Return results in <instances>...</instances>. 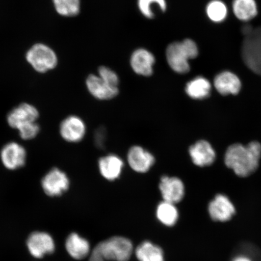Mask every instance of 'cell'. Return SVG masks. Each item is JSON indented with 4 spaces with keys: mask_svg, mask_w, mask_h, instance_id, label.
<instances>
[{
    "mask_svg": "<svg viewBox=\"0 0 261 261\" xmlns=\"http://www.w3.org/2000/svg\"><path fill=\"white\" fill-rule=\"evenodd\" d=\"M189 152L192 162L200 167L212 165L216 158L214 149L210 143L205 140H200L192 145Z\"/></svg>",
    "mask_w": 261,
    "mask_h": 261,
    "instance_id": "obj_17",
    "label": "cell"
},
{
    "mask_svg": "<svg viewBox=\"0 0 261 261\" xmlns=\"http://www.w3.org/2000/svg\"><path fill=\"white\" fill-rule=\"evenodd\" d=\"M19 136L24 140H31L35 138L40 132V126L36 122L18 129Z\"/></svg>",
    "mask_w": 261,
    "mask_h": 261,
    "instance_id": "obj_28",
    "label": "cell"
},
{
    "mask_svg": "<svg viewBox=\"0 0 261 261\" xmlns=\"http://www.w3.org/2000/svg\"><path fill=\"white\" fill-rule=\"evenodd\" d=\"M214 86L222 95L237 94L241 90V83L236 74L224 71L215 77Z\"/></svg>",
    "mask_w": 261,
    "mask_h": 261,
    "instance_id": "obj_18",
    "label": "cell"
},
{
    "mask_svg": "<svg viewBox=\"0 0 261 261\" xmlns=\"http://www.w3.org/2000/svg\"><path fill=\"white\" fill-rule=\"evenodd\" d=\"M138 6L140 12L148 19L154 17L153 8L154 6L159 8L162 12H165L167 9L166 0H138Z\"/></svg>",
    "mask_w": 261,
    "mask_h": 261,
    "instance_id": "obj_26",
    "label": "cell"
},
{
    "mask_svg": "<svg viewBox=\"0 0 261 261\" xmlns=\"http://www.w3.org/2000/svg\"><path fill=\"white\" fill-rule=\"evenodd\" d=\"M155 58L151 52L140 48L133 52L130 65L135 73L142 76H149L154 71Z\"/></svg>",
    "mask_w": 261,
    "mask_h": 261,
    "instance_id": "obj_12",
    "label": "cell"
},
{
    "mask_svg": "<svg viewBox=\"0 0 261 261\" xmlns=\"http://www.w3.org/2000/svg\"><path fill=\"white\" fill-rule=\"evenodd\" d=\"M205 11L208 18L215 22H223L228 14L227 6L221 0H212L208 3Z\"/></svg>",
    "mask_w": 261,
    "mask_h": 261,
    "instance_id": "obj_25",
    "label": "cell"
},
{
    "mask_svg": "<svg viewBox=\"0 0 261 261\" xmlns=\"http://www.w3.org/2000/svg\"><path fill=\"white\" fill-rule=\"evenodd\" d=\"M41 185L47 195L58 197L69 188L70 180L65 172L60 169L54 168L42 178Z\"/></svg>",
    "mask_w": 261,
    "mask_h": 261,
    "instance_id": "obj_6",
    "label": "cell"
},
{
    "mask_svg": "<svg viewBox=\"0 0 261 261\" xmlns=\"http://www.w3.org/2000/svg\"><path fill=\"white\" fill-rule=\"evenodd\" d=\"M60 134L65 141L77 143L83 140L86 134V125L83 119L76 116H70L61 123Z\"/></svg>",
    "mask_w": 261,
    "mask_h": 261,
    "instance_id": "obj_11",
    "label": "cell"
},
{
    "mask_svg": "<svg viewBox=\"0 0 261 261\" xmlns=\"http://www.w3.org/2000/svg\"><path fill=\"white\" fill-rule=\"evenodd\" d=\"M38 117V111L35 107L28 103H22L9 113L8 122L12 128L18 130L36 122Z\"/></svg>",
    "mask_w": 261,
    "mask_h": 261,
    "instance_id": "obj_9",
    "label": "cell"
},
{
    "mask_svg": "<svg viewBox=\"0 0 261 261\" xmlns=\"http://www.w3.org/2000/svg\"><path fill=\"white\" fill-rule=\"evenodd\" d=\"M65 248L68 254L75 259H83L88 256L90 246L87 240L76 233L70 234L65 241Z\"/></svg>",
    "mask_w": 261,
    "mask_h": 261,
    "instance_id": "obj_19",
    "label": "cell"
},
{
    "mask_svg": "<svg viewBox=\"0 0 261 261\" xmlns=\"http://www.w3.org/2000/svg\"><path fill=\"white\" fill-rule=\"evenodd\" d=\"M27 247L31 255L41 258L46 254L54 252L55 244L50 234L44 231H35L27 240Z\"/></svg>",
    "mask_w": 261,
    "mask_h": 261,
    "instance_id": "obj_7",
    "label": "cell"
},
{
    "mask_svg": "<svg viewBox=\"0 0 261 261\" xmlns=\"http://www.w3.org/2000/svg\"><path fill=\"white\" fill-rule=\"evenodd\" d=\"M123 167V160L115 154L103 156L98 162V168L101 175L109 181L119 178L122 174Z\"/></svg>",
    "mask_w": 261,
    "mask_h": 261,
    "instance_id": "obj_16",
    "label": "cell"
},
{
    "mask_svg": "<svg viewBox=\"0 0 261 261\" xmlns=\"http://www.w3.org/2000/svg\"><path fill=\"white\" fill-rule=\"evenodd\" d=\"M198 47L191 39H185L169 44L166 50L167 63L171 69L179 74H185L190 70L189 60L198 57Z\"/></svg>",
    "mask_w": 261,
    "mask_h": 261,
    "instance_id": "obj_2",
    "label": "cell"
},
{
    "mask_svg": "<svg viewBox=\"0 0 261 261\" xmlns=\"http://www.w3.org/2000/svg\"><path fill=\"white\" fill-rule=\"evenodd\" d=\"M86 86L91 96L98 100L112 99L119 93L118 87L110 86L96 74H91L88 76Z\"/></svg>",
    "mask_w": 261,
    "mask_h": 261,
    "instance_id": "obj_14",
    "label": "cell"
},
{
    "mask_svg": "<svg viewBox=\"0 0 261 261\" xmlns=\"http://www.w3.org/2000/svg\"><path fill=\"white\" fill-rule=\"evenodd\" d=\"M97 75L110 86L118 87L119 84L118 75L111 68L106 66H101L98 69Z\"/></svg>",
    "mask_w": 261,
    "mask_h": 261,
    "instance_id": "obj_27",
    "label": "cell"
},
{
    "mask_svg": "<svg viewBox=\"0 0 261 261\" xmlns=\"http://www.w3.org/2000/svg\"><path fill=\"white\" fill-rule=\"evenodd\" d=\"M233 261H252L247 257L239 256L236 257Z\"/></svg>",
    "mask_w": 261,
    "mask_h": 261,
    "instance_id": "obj_32",
    "label": "cell"
},
{
    "mask_svg": "<svg viewBox=\"0 0 261 261\" xmlns=\"http://www.w3.org/2000/svg\"><path fill=\"white\" fill-rule=\"evenodd\" d=\"M243 60L248 68L261 75V26L244 37L241 48Z\"/></svg>",
    "mask_w": 261,
    "mask_h": 261,
    "instance_id": "obj_4",
    "label": "cell"
},
{
    "mask_svg": "<svg viewBox=\"0 0 261 261\" xmlns=\"http://www.w3.org/2000/svg\"><path fill=\"white\" fill-rule=\"evenodd\" d=\"M106 138V130L103 127H100L96 130L95 135H94V140H95L96 145L98 148H103L104 145H105Z\"/></svg>",
    "mask_w": 261,
    "mask_h": 261,
    "instance_id": "obj_29",
    "label": "cell"
},
{
    "mask_svg": "<svg viewBox=\"0 0 261 261\" xmlns=\"http://www.w3.org/2000/svg\"><path fill=\"white\" fill-rule=\"evenodd\" d=\"M160 191L163 200L173 204L179 203L185 195V186L180 179L164 175L159 184Z\"/></svg>",
    "mask_w": 261,
    "mask_h": 261,
    "instance_id": "obj_10",
    "label": "cell"
},
{
    "mask_svg": "<svg viewBox=\"0 0 261 261\" xmlns=\"http://www.w3.org/2000/svg\"><path fill=\"white\" fill-rule=\"evenodd\" d=\"M89 261H107L94 248L90 256Z\"/></svg>",
    "mask_w": 261,
    "mask_h": 261,
    "instance_id": "obj_30",
    "label": "cell"
},
{
    "mask_svg": "<svg viewBox=\"0 0 261 261\" xmlns=\"http://www.w3.org/2000/svg\"><path fill=\"white\" fill-rule=\"evenodd\" d=\"M95 249L107 261H128L133 253V245L126 238L114 237L98 244Z\"/></svg>",
    "mask_w": 261,
    "mask_h": 261,
    "instance_id": "obj_3",
    "label": "cell"
},
{
    "mask_svg": "<svg viewBox=\"0 0 261 261\" xmlns=\"http://www.w3.org/2000/svg\"><path fill=\"white\" fill-rule=\"evenodd\" d=\"M1 159L6 168L15 170L25 165V149L17 143H9L2 149Z\"/></svg>",
    "mask_w": 261,
    "mask_h": 261,
    "instance_id": "obj_13",
    "label": "cell"
},
{
    "mask_svg": "<svg viewBox=\"0 0 261 261\" xmlns=\"http://www.w3.org/2000/svg\"><path fill=\"white\" fill-rule=\"evenodd\" d=\"M253 29L254 28L252 25L250 24H246L243 26L242 29H241V31H242L244 37H246V36L249 35L250 33L253 31Z\"/></svg>",
    "mask_w": 261,
    "mask_h": 261,
    "instance_id": "obj_31",
    "label": "cell"
},
{
    "mask_svg": "<svg viewBox=\"0 0 261 261\" xmlns=\"http://www.w3.org/2000/svg\"><path fill=\"white\" fill-rule=\"evenodd\" d=\"M154 156L143 147L135 145L130 148L127 154V162L134 171L138 173L148 172L154 166Z\"/></svg>",
    "mask_w": 261,
    "mask_h": 261,
    "instance_id": "obj_8",
    "label": "cell"
},
{
    "mask_svg": "<svg viewBox=\"0 0 261 261\" xmlns=\"http://www.w3.org/2000/svg\"><path fill=\"white\" fill-rule=\"evenodd\" d=\"M26 60L39 73H45L54 69L58 64L56 53L48 45L38 43L29 49L25 55Z\"/></svg>",
    "mask_w": 261,
    "mask_h": 261,
    "instance_id": "obj_5",
    "label": "cell"
},
{
    "mask_svg": "<svg viewBox=\"0 0 261 261\" xmlns=\"http://www.w3.org/2000/svg\"><path fill=\"white\" fill-rule=\"evenodd\" d=\"M208 211L212 219L215 221H227L236 214L232 203L226 195L222 194L217 195L211 202Z\"/></svg>",
    "mask_w": 261,
    "mask_h": 261,
    "instance_id": "obj_15",
    "label": "cell"
},
{
    "mask_svg": "<svg viewBox=\"0 0 261 261\" xmlns=\"http://www.w3.org/2000/svg\"><path fill=\"white\" fill-rule=\"evenodd\" d=\"M156 217L166 226H173L178 219V212L175 204L163 201L156 208Z\"/></svg>",
    "mask_w": 261,
    "mask_h": 261,
    "instance_id": "obj_23",
    "label": "cell"
},
{
    "mask_svg": "<svg viewBox=\"0 0 261 261\" xmlns=\"http://www.w3.org/2000/svg\"><path fill=\"white\" fill-rule=\"evenodd\" d=\"M136 254L139 261H165L161 248L149 241L140 244L137 247Z\"/></svg>",
    "mask_w": 261,
    "mask_h": 261,
    "instance_id": "obj_22",
    "label": "cell"
},
{
    "mask_svg": "<svg viewBox=\"0 0 261 261\" xmlns=\"http://www.w3.org/2000/svg\"><path fill=\"white\" fill-rule=\"evenodd\" d=\"M261 145L253 142L246 146L234 144L228 147L225 154V164L241 177H246L258 168Z\"/></svg>",
    "mask_w": 261,
    "mask_h": 261,
    "instance_id": "obj_1",
    "label": "cell"
},
{
    "mask_svg": "<svg viewBox=\"0 0 261 261\" xmlns=\"http://www.w3.org/2000/svg\"><path fill=\"white\" fill-rule=\"evenodd\" d=\"M186 93L194 99H203L210 95L211 84L206 78L198 76L188 82L185 87Z\"/></svg>",
    "mask_w": 261,
    "mask_h": 261,
    "instance_id": "obj_20",
    "label": "cell"
},
{
    "mask_svg": "<svg viewBox=\"0 0 261 261\" xmlns=\"http://www.w3.org/2000/svg\"><path fill=\"white\" fill-rule=\"evenodd\" d=\"M53 3L58 14L65 17H73L80 12L81 0H53Z\"/></svg>",
    "mask_w": 261,
    "mask_h": 261,
    "instance_id": "obj_24",
    "label": "cell"
},
{
    "mask_svg": "<svg viewBox=\"0 0 261 261\" xmlns=\"http://www.w3.org/2000/svg\"><path fill=\"white\" fill-rule=\"evenodd\" d=\"M232 8L236 17L244 22L252 20L257 14L255 0H233Z\"/></svg>",
    "mask_w": 261,
    "mask_h": 261,
    "instance_id": "obj_21",
    "label": "cell"
}]
</instances>
